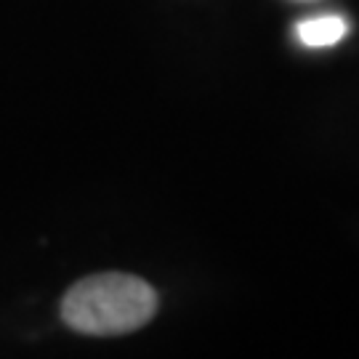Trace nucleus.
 <instances>
[{
  "mask_svg": "<svg viewBox=\"0 0 359 359\" xmlns=\"http://www.w3.org/2000/svg\"><path fill=\"white\" fill-rule=\"evenodd\" d=\"M348 32V25L344 16H317V19H306L298 25V38L311 48H322V46H333Z\"/></svg>",
  "mask_w": 359,
  "mask_h": 359,
  "instance_id": "obj_2",
  "label": "nucleus"
},
{
  "mask_svg": "<svg viewBox=\"0 0 359 359\" xmlns=\"http://www.w3.org/2000/svg\"><path fill=\"white\" fill-rule=\"evenodd\" d=\"M157 314V293L133 274L107 271L75 283L62 298V320L83 335H126Z\"/></svg>",
  "mask_w": 359,
  "mask_h": 359,
  "instance_id": "obj_1",
  "label": "nucleus"
}]
</instances>
